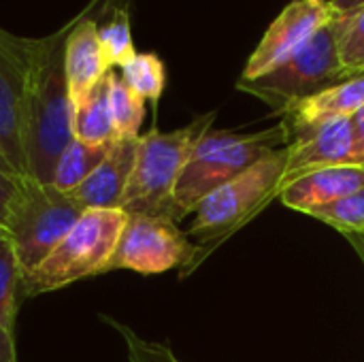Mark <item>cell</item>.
<instances>
[{
  "mask_svg": "<svg viewBox=\"0 0 364 362\" xmlns=\"http://www.w3.org/2000/svg\"><path fill=\"white\" fill-rule=\"evenodd\" d=\"M73 21V19H70ZM70 21L43 38H30L26 94V162L28 177L53 183L58 162L75 139V105L64 75V43Z\"/></svg>",
  "mask_w": 364,
  "mask_h": 362,
  "instance_id": "cell-1",
  "label": "cell"
},
{
  "mask_svg": "<svg viewBox=\"0 0 364 362\" xmlns=\"http://www.w3.org/2000/svg\"><path fill=\"white\" fill-rule=\"evenodd\" d=\"M111 68L105 62L98 21L90 13H81L70 21V30L64 43V75L68 83V94L73 105L90 94V90L102 81Z\"/></svg>",
  "mask_w": 364,
  "mask_h": 362,
  "instance_id": "cell-13",
  "label": "cell"
},
{
  "mask_svg": "<svg viewBox=\"0 0 364 362\" xmlns=\"http://www.w3.org/2000/svg\"><path fill=\"white\" fill-rule=\"evenodd\" d=\"M333 30L346 77L364 75V6L335 15Z\"/></svg>",
  "mask_w": 364,
  "mask_h": 362,
  "instance_id": "cell-18",
  "label": "cell"
},
{
  "mask_svg": "<svg viewBox=\"0 0 364 362\" xmlns=\"http://www.w3.org/2000/svg\"><path fill=\"white\" fill-rule=\"evenodd\" d=\"M21 297V269L11 239L0 233V326L9 333L15 329Z\"/></svg>",
  "mask_w": 364,
  "mask_h": 362,
  "instance_id": "cell-20",
  "label": "cell"
},
{
  "mask_svg": "<svg viewBox=\"0 0 364 362\" xmlns=\"http://www.w3.org/2000/svg\"><path fill=\"white\" fill-rule=\"evenodd\" d=\"M115 143V141H113ZM113 143H105V145H87L81 143L77 139L70 141V145L64 149L58 169H55V177H53V186L62 192H70L75 190L81 181H85L92 171L107 158V154L111 151Z\"/></svg>",
  "mask_w": 364,
  "mask_h": 362,
  "instance_id": "cell-17",
  "label": "cell"
},
{
  "mask_svg": "<svg viewBox=\"0 0 364 362\" xmlns=\"http://www.w3.org/2000/svg\"><path fill=\"white\" fill-rule=\"evenodd\" d=\"M284 145H288V132L282 124L254 134L207 130L194 145L177 179L173 220L179 224L186 215L196 211L205 196Z\"/></svg>",
  "mask_w": 364,
  "mask_h": 362,
  "instance_id": "cell-2",
  "label": "cell"
},
{
  "mask_svg": "<svg viewBox=\"0 0 364 362\" xmlns=\"http://www.w3.org/2000/svg\"><path fill=\"white\" fill-rule=\"evenodd\" d=\"M100 320L107 322L109 326H113L115 333L122 335V339L126 344V352H128V362H183L175 356V352L168 346L143 339L130 326H126L109 316H100Z\"/></svg>",
  "mask_w": 364,
  "mask_h": 362,
  "instance_id": "cell-24",
  "label": "cell"
},
{
  "mask_svg": "<svg viewBox=\"0 0 364 362\" xmlns=\"http://www.w3.org/2000/svg\"><path fill=\"white\" fill-rule=\"evenodd\" d=\"M119 77L134 94L143 100H151L154 105L160 100L166 85L164 62L156 53H136L122 66Z\"/></svg>",
  "mask_w": 364,
  "mask_h": 362,
  "instance_id": "cell-21",
  "label": "cell"
},
{
  "mask_svg": "<svg viewBox=\"0 0 364 362\" xmlns=\"http://www.w3.org/2000/svg\"><path fill=\"white\" fill-rule=\"evenodd\" d=\"M354 119V128H356V139H358V156H360V164H364V107L352 117Z\"/></svg>",
  "mask_w": 364,
  "mask_h": 362,
  "instance_id": "cell-27",
  "label": "cell"
},
{
  "mask_svg": "<svg viewBox=\"0 0 364 362\" xmlns=\"http://www.w3.org/2000/svg\"><path fill=\"white\" fill-rule=\"evenodd\" d=\"M73 132L77 141L87 145H105L117 141L109 102V75L75 105Z\"/></svg>",
  "mask_w": 364,
  "mask_h": 362,
  "instance_id": "cell-16",
  "label": "cell"
},
{
  "mask_svg": "<svg viewBox=\"0 0 364 362\" xmlns=\"http://www.w3.org/2000/svg\"><path fill=\"white\" fill-rule=\"evenodd\" d=\"M196 254L198 247L171 218L132 213L105 273L128 269L141 275H160L177 267H192Z\"/></svg>",
  "mask_w": 364,
  "mask_h": 362,
  "instance_id": "cell-8",
  "label": "cell"
},
{
  "mask_svg": "<svg viewBox=\"0 0 364 362\" xmlns=\"http://www.w3.org/2000/svg\"><path fill=\"white\" fill-rule=\"evenodd\" d=\"M83 211L85 209H81L68 192L58 190L53 183L45 186L21 179L2 226V233L15 247L21 277L34 271L53 252Z\"/></svg>",
  "mask_w": 364,
  "mask_h": 362,
  "instance_id": "cell-5",
  "label": "cell"
},
{
  "mask_svg": "<svg viewBox=\"0 0 364 362\" xmlns=\"http://www.w3.org/2000/svg\"><path fill=\"white\" fill-rule=\"evenodd\" d=\"M126 222L124 209H85L53 252L21 277V297H38L102 275Z\"/></svg>",
  "mask_w": 364,
  "mask_h": 362,
  "instance_id": "cell-4",
  "label": "cell"
},
{
  "mask_svg": "<svg viewBox=\"0 0 364 362\" xmlns=\"http://www.w3.org/2000/svg\"><path fill=\"white\" fill-rule=\"evenodd\" d=\"M358 6H364V0H331V9L335 15H343V13L354 11Z\"/></svg>",
  "mask_w": 364,
  "mask_h": 362,
  "instance_id": "cell-28",
  "label": "cell"
},
{
  "mask_svg": "<svg viewBox=\"0 0 364 362\" xmlns=\"http://www.w3.org/2000/svg\"><path fill=\"white\" fill-rule=\"evenodd\" d=\"M286 164L288 145L267 154L243 173L213 190L198 203L188 237H194L200 243H211L237 230L277 196Z\"/></svg>",
  "mask_w": 364,
  "mask_h": 362,
  "instance_id": "cell-6",
  "label": "cell"
},
{
  "mask_svg": "<svg viewBox=\"0 0 364 362\" xmlns=\"http://www.w3.org/2000/svg\"><path fill=\"white\" fill-rule=\"evenodd\" d=\"M339 60L333 21L326 23L311 41H307L286 62L275 66L262 77L239 79L237 90L267 102L275 113H286L296 102L346 81Z\"/></svg>",
  "mask_w": 364,
  "mask_h": 362,
  "instance_id": "cell-7",
  "label": "cell"
},
{
  "mask_svg": "<svg viewBox=\"0 0 364 362\" xmlns=\"http://www.w3.org/2000/svg\"><path fill=\"white\" fill-rule=\"evenodd\" d=\"M28 68L30 38L0 28V151L21 179H30L26 162Z\"/></svg>",
  "mask_w": 364,
  "mask_h": 362,
  "instance_id": "cell-9",
  "label": "cell"
},
{
  "mask_svg": "<svg viewBox=\"0 0 364 362\" xmlns=\"http://www.w3.org/2000/svg\"><path fill=\"white\" fill-rule=\"evenodd\" d=\"M19 183H21V177L0 173V233H2V226H4V220H6V213L11 207V201L15 198V194L19 190Z\"/></svg>",
  "mask_w": 364,
  "mask_h": 362,
  "instance_id": "cell-25",
  "label": "cell"
},
{
  "mask_svg": "<svg viewBox=\"0 0 364 362\" xmlns=\"http://www.w3.org/2000/svg\"><path fill=\"white\" fill-rule=\"evenodd\" d=\"M139 139L115 141L107 158L68 196L81 209H119L136 162Z\"/></svg>",
  "mask_w": 364,
  "mask_h": 362,
  "instance_id": "cell-14",
  "label": "cell"
},
{
  "mask_svg": "<svg viewBox=\"0 0 364 362\" xmlns=\"http://www.w3.org/2000/svg\"><path fill=\"white\" fill-rule=\"evenodd\" d=\"M358 190H364V164H341L299 177L279 194V198L286 207L307 213L314 207L333 203Z\"/></svg>",
  "mask_w": 364,
  "mask_h": 362,
  "instance_id": "cell-15",
  "label": "cell"
},
{
  "mask_svg": "<svg viewBox=\"0 0 364 362\" xmlns=\"http://www.w3.org/2000/svg\"><path fill=\"white\" fill-rule=\"evenodd\" d=\"M364 107V75L350 77L346 81H339L301 102L290 107L284 113L282 126L288 132L290 139L305 134L318 126H324L328 122L348 119L354 117Z\"/></svg>",
  "mask_w": 364,
  "mask_h": 362,
  "instance_id": "cell-12",
  "label": "cell"
},
{
  "mask_svg": "<svg viewBox=\"0 0 364 362\" xmlns=\"http://www.w3.org/2000/svg\"><path fill=\"white\" fill-rule=\"evenodd\" d=\"M0 173H6V175H15V171H13V166L6 162V158L2 156V151H0ZM17 177V175H15Z\"/></svg>",
  "mask_w": 364,
  "mask_h": 362,
  "instance_id": "cell-30",
  "label": "cell"
},
{
  "mask_svg": "<svg viewBox=\"0 0 364 362\" xmlns=\"http://www.w3.org/2000/svg\"><path fill=\"white\" fill-rule=\"evenodd\" d=\"M341 164H360L354 119H337L290 139L288 164L277 188V196L299 177Z\"/></svg>",
  "mask_w": 364,
  "mask_h": 362,
  "instance_id": "cell-11",
  "label": "cell"
},
{
  "mask_svg": "<svg viewBox=\"0 0 364 362\" xmlns=\"http://www.w3.org/2000/svg\"><path fill=\"white\" fill-rule=\"evenodd\" d=\"M213 119L215 113L211 111L194 117L183 128L171 132L151 128L147 134L139 137L134 171L119 209L128 215H164L173 220V192L177 179L198 139L211 130Z\"/></svg>",
  "mask_w": 364,
  "mask_h": 362,
  "instance_id": "cell-3",
  "label": "cell"
},
{
  "mask_svg": "<svg viewBox=\"0 0 364 362\" xmlns=\"http://www.w3.org/2000/svg\"><path fill=\"white\" fill-rule=\"evenodd\" d=\"M0 362H17L13 333L4 331L2 326H0Z\"/></svg>",
  "mask_w": 364,
  "mask_h": 362,
  "instance_id": "cell-26",
  "label": "cell"
},
{
  "mask_svg": "<svg viewBox=\"0 0 364 362\" xmlns=\"http://www.w3.org/2000/svg\"><path fill=\"white\" fill-rule=\"evenodd\" d=\"M348 241L352 243V247L358 252V256L363 258V265H364V233L363 235H348Z\"/></svg>",
  "mask_w": 364,
  "mask_h": 362,
  "instance_id": "cell-29",
  "label": "cell"
},
{
  "mask_svg": "<svg viewBox=\"0 0 364 362\" xmlns=\"http://www.w3.org/2000/svg\"><path fill=\"white\" fill-rule=\"evenodd\" d=\"M109 102L117 141L139 139V130L145 117V100L134 94L113 70L109 73Z\"/></svg>",
  "mask_w": 364,
  "mask_h": 362,
  "instance_id": "cell-19",
  "label": "cell"
},
{
  "mask_svg": "<svg viewBox=\"0 0 364 362\" xmlns=\"http://www.w3.org/2000/svg\"><path fill=\"white\" fill-rule=\"evenodd\" d=\"M335 17L331 0H292L269 26L241 79H256L286 62Z\"/></svg>",
  "mask_w": 364,
  "mask_h": 362,
  "instance_id": "cell-10",
  "label": "cell"
},
{
  "mask_svg": "<svg viewBox=\"0 0 364 362\" xmlns=\"http://www.w3.org/2000/svg\"><path fill=\"white\" fill-rule=\"evenodd\" d=\"M307 215L337 228L339 233L348 235H363L364 233V190L337 198L333 203L314 207Z\"/></svg>",
  "mask_w": 364,
  "mask_h": 362,
  "instance_id": "cell-23",
  "label": "cell"
},
{
  "mask_svg": "<svg viewBox=\"0 0 364 362\" xmlns=\"http://www.w3.org/2000/svg\"><path fill=\"white\" fill-rule=\"evenodd\" d=\"M98 41H100V49L109 68H115V66L122 68L130 58L136 55L132 28H130V15L126 9H115L107 21L98 23Z\"/></svg>",
  "mask_w": 364,
  "mask_h": 362,
  "instance_id": "cell-22",
  "label": "cell"
}]
</instances>
